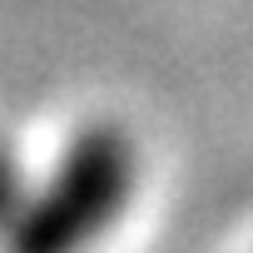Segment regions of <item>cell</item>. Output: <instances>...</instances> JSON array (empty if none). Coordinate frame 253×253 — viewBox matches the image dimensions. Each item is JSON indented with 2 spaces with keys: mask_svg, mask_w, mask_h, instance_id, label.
Returning a JSON list of instances; mask_svg holds the SVG:
<instances>
[{
  "mask_svg": "<svg viewBox=\"0 0 253 253\" xmlns=\"http://www.w3.org/2000/svg\"><path fill=\"white\" fill-rule=\"evenodd\" d=\"M134 189V154L114 129H89L75 139V149L65 154L60 174L50 179V189L15 213L10 223V243L15 248H70L89 233H99L119 204Z\"/></svg>",
  "mask_w": 253,
  "mask_h": 253,
  "instance_id": "6da1fadb",
  "label": "cell"
},
{
  "mask_svg": "<svg viewBox=\"0 0 253 253\" xmlns=\"http://www.w3.org/2000/svg\"><path fill=\"white\" fill-rule=\"evenodd\" d=\"M15 204H20V174H15V159L0 149V228H10Z\"/></svg>",
  "mask_w": 253,
  "mask_h": 253,
  "instance_id": "7a4b0ae2",
  "label": "cell"
}]
</instances>
